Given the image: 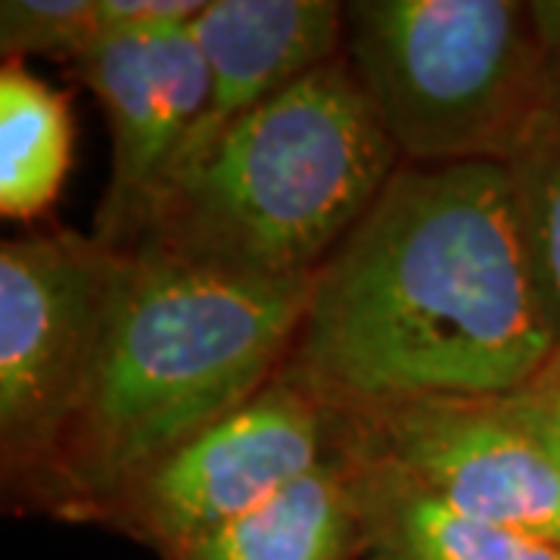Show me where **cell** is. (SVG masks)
Wrapping results in <instances>:
<instances>
[{
	"instance_id": "1",
	"label": "cell",
	"mask_w": 560,
	"mask_h": 560,
	"mask_svg": "<svg viewBox=\"0 0 560 560\" xmlns=\"http://www.w3.org/2000/svg\"><path fill=\"white\" fill-rule=\"evenodd\" d=\"M551 355L508 165L401 162L312 278L280 374L324 408L499 399Z\"/></svg>"
},
{
	"instance_id": "10",
	"label": "cell",
	"mask_w": 560,
	"mask_h": 560,
	"mask_svg": "<svg viewBox=\"0 0 560 560\" xmlns=\"http://www.w3.org/2000/svg\"><path fill=\"white\" fill-rule=\"evenodd\" d=\"M337 458L359 517V560H560V545L480 521L386 464Z\"/></svg>"
},
{
	"instance_id": "8",
	"label": "cell",
	"mask_w": 560,
	"mask_h": 560,
	"mask_svg": "<svg viewBox=\"0 0 560 560\" xmlns=\"http://www.w3.org/2000/svg\"><path fill=\"white\" fill-rule=\"evenodd\" d=\"M72 72L101 101L113 138L109 187L91 237L128 253L209 106V69L190 25H180L103 32Z\"/></svg>"
},
{
	"instance_id": "6",
	"label": "cell",
	"mask_w": 560,
	"mask_h": 560,
	"mask_svg": "<svg viewBox=\"0 0 560 560\" xmlns=\"http://www.w3.org/2000/svg\"><path fill=\"white\" fill-rule=\"evenodd\" d=\"M330 452L386 464L480 521L560 545V455L499 399L327 408Z\"/></svg>"
},
{
	"instance_id": "9",
	"label": "cell",
	"mask_w": 560,
	"mask_h": 560,
	"mask_svg": "<svg viewBox=\"0 0 560 560\" xmlns=\"http://www.w3.org/2000/svg\"><path fill=\"white\" fill-rule=\"evenodd\" d=\"M190 32L209 69V106L172 178L228 125L340 60L346 10L334 0H206Z\"/></svg>"
},
{
	"instance_id": "11",
	"label": "cell",
	"mask_w": 560,
	"mask_h": 560,
	"mask_svg": "<svg viewBox=\"0 0 560 560\" xmlns=\"http://www.w3.org/2000/svg\"><path fill=\"white\" fill-rule=\"evenodd\" d=\"M359 517L342 460L330 452L315 470L271 499L162 560H359Z\"/></svg>"
},
{
	"instance_id": "17",
	"label": "cell",
	"mask_w": 560,
	"mask_h": 560,
	"mask_svg": "<svg viewBox=\"0 0 560 560\" xmlns=\"http://www.w3.org/2000/svg\"><path fill=\"white\" fill-rule=\"evenodd\" d=\"M526 10H529V20L545 54L548 75L555 81V91L560 97V0H536V3H526Z\"/></svg>"
},
{
	"instance_id": "4",
	"label": "cell",
	"mask_w": 560,
	"mask_h": 560,
	"mask_svg": "<svg viewBox=\"0 0 560 560\" xmlns=\"http://www.w3.org/2000/svg\"><path fill=\"white\" fill-rule=\"evenodd\" d=\"M342 60L401 162H511L558 103L526 3L355 0Z\"/></svg>"
},
{
	"instance_id": "14",
	"label": "cell",
	"mask_w": 560,
	"mask_h": 560,
	"mask_svg": "<svg viewBox=\"0 0 560 560\" xmlns=\"http://www.w3.org/2000/svg\"><path fill=\"white\" fill-rule=\"evenodd\" d=\"M101 35L97 0H3L0 3L3 62L50 57L72 66Z\"/></svg>"
},
{
	"instance_id": "15",
	"label": "cell",
	"mask_w": 560,
	"mask_h": 560,
	"mask_svg": "<svg viewBox=\"0 0 560 560\" xmlns=\"http://www.w3.org/2000/svg\"><path fill=\"white\" fill-rule=\"evenodd\" d=\"M206 0H97L101 32L180 28L197 20Z\"/></svg>"
},
{
	"instance_id": "3",
	"label": "cell",
	"mask_w": 560,
	"mask_h": 560,
	"mask_svg": "<svg viewBox=\"0 0 560 560\" xmlns=\"http://www.w3.org/2000/svg\"><path fill=\"white\" fill-rule=\"evenodd\" d=\"M399 168L340 57L228 125L162 187L131 249L246 278H315Z\"/></svg>"
},
{
	"instance_id": "5",
	"label": "cell",
	"mask_w": 560,
	"mask_h": 560,
	"mask_svg": "<svg viewBox=\"0 0 560 560\" xmlns=\"http://www.w3.org/2000/svg\"><path fill=\"white\" fill-rule=\"evenodd\" d=\"M116 261V249L75 231H28L0 246L3 486L32 501L91 377Z\"/></svg>"
},
{
	"instance_id": "12",
	"label": "cell",
	"mask_w": 560,
	"mask_h": 560,
	"mask_svg": "<svg viewBox=\"0 0 560 560\" xmlns=\"http://www.w3.org/2000/svg\"><path fill=\"white\" fill-rule=\"evenodd\" d=\"M69 97L22 62L0 66V215L38 221L60 200L72 168Z\"/></svg>"
},
{
	"instance_id": "13",
	"label": "cell",
	"mask_w": 560,
	"mask_h": 560,
	"mask_svg": "<svg viewBox=\"0 0 560 560\" xmlns=\"http://www.w3.org/2000/svg\"><path fill=\"white\" fill-rule=\"evenodd\" d=\"M508 165L526 268L560 352V97Z\"/></svg>"
},
{
	"instance_id": "7",
	"label": "cell",
	"mask_w": 560,
	"mask_h": 560,
	"mask_svg": "<svg viewBox=\"0 0 560 560\" xmlns=\"http://www.w3.org/2000/svg\"><path fill=\"white\" fill-rule=\"evenodd\" d=\"M330 458V418L278 374L231 415L156 460L103 508L101 521L168 555L271 499Z\"/></svg>"
},
{
	"instance_id": "2",
	"label": "cell",
	"mask_w": 560,
	"mask_h": 560,
	"mask_svg": "<svg viewBox=\"0 0 560 560\" xmlns=\"http://www.w3.org/2000/svg\"><path fill=\"white\" fill-rule=\"evenodd\" d=\"M308 290L312 278L119 253L91 377L35 504L101 521L128 482L278 377Z\"/></svg>"
},
{
	"instance_id": "16",
	"label": "cell",
	"mask_w": 560,
	"mask_h": 560,
	"mask_svg": "<svg viewBox=\"0 0 560 560\" xmlns=\"http://www.w3.org/2000/svg\"><path fill=\"white\" fill-rule=\"evenodd\" d=\"M508 399L517 408V415L560 455V352L551 355V361L521 393Z\"/></svg>"
}]
</instances>
